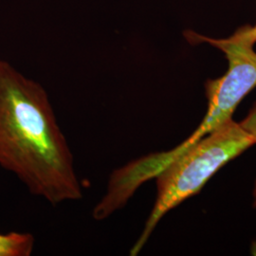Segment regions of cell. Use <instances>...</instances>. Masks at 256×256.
I'll use <instances>...</instances> for the list:
<instances>
[{
	"mask_svg": "<svg viewBox=\"0 0 256 256\" xmlns=\"http://www.w3.org/2000/svg\"><path fill=\"white\" fill-rule=\"evenodd\" d=\"M0 166L57 205L82 198L70 146L44 88L0 60Z\"/></svg>",
	"mask_w": 256,
	"mask_h": 256,
	"instance_id": "1",
	"label": "cell"
},
{
	"mask_svg": "<svg viewBox=\"0 0 256 256\" xmlns=\"http://www.w3.org/2000/svg\"><path fill=\"white\" fill-rule=\"evenodd\" d=\"M254 144L256 140L230 120L165 165L155 176V204L130 254H138L168 212L198 194L220 168Z\"/></svg>",
	"mask_w": 256,
	"mask_h": 256,
	"instance_id": "2",
	"label": "cell"
},
{
	"mask_svg": "<svg viewBox=\"0 0 256 256\" xmlns=\"http://www.w3.org/2000/svg\"><path fill=\"white\" fill-rule=\"evenodd\" d=\"M184 36L192 45L209 44L220 50L228 61L227 72L205 82L208 110L202 124L190 137L173 150L147 156L137 160V168L144 180L155 178L174 158L182 155L202 138L230 120L238 104L256 88V52L254 46L227 38H212L186 30Z\"/></svg>",
	"mask_w": 256,
	"mask_h": 256,
	"instance_id": "3",
	"label": "cell"
},
{
	"mask_svg": "<svg viewBox=\"0 0 256 256\" xmlns=\"http://www.w3.org/2000/svg\"><path fill=\"white\" fill-rule=\"evenodd\" d=\"M34 247V236L28 232L0 234V256H28Z\"/></svg>",
	"mask_w": 256,
	"mask_h": 256,
	"instance_id": "4",
	"label": "cell"
},
{
	"mask_svg": "<svg viewBox=\"0 0 256 256\" xmlns=\"http://www.w3.org/2000/svg\"><path fill=\"white\" fill-rule=\"evenodd\" d=\"M230 37L234 40L246 43L248 45L254 46L256 44V24L254 26L244 25L238 28Z\"/></svg>",
	"mask_w": 256,
	"mask_h": 256,
	"instance_id": "5",
	"label": "cell"
},
{
	"mask_svg": "<svg viewBox=\"0 0 256 256\" xmlns=\"http://www.w3.org/2000/svg\"><path fill=\"white\" fill-rule=\"evenodd\" d=\"M241 128L256 140V102L248 113L247 117L239 122Z\"/></svg>",
	"mask_w": 256,
	"mask_h": 256,
	"instance_id": "6",
	"label": "cell"
},
{
	"mask_svg": "<svg viewBox=\"0 0 256 256\" xmlns=\"http://www.w3.org/2000/svg\"><path fill=\"white\" fill-rule=\"evenodd\" d=\"M254 206L256 207V182L254 189Z\"/></svg>",
	"mask_w": 256,
	"mask_h": 256,
	"instance_id": "7",
	"label": "cell"
}]
</instances>
